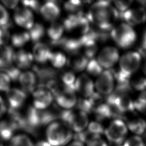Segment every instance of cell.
Returning a JSON list of instances; mask_svg holds the SVG:
<instances>
[{"instance_id":"cell-1","label":"cell","mask_w":146,"mask_h":146,"mask_svg":"<svg viewBox=\"0 0 146 146\" xmlns=\"http://www.w3.org/2000/svg\"><path fill=\"white\" fill-rule=\"evenodd\" d=\"M94 26L106 30H112L114 22L120 19V13L112 6L109 1H99L94 3L86 14Z\"/></svg>"},{"instance_id":"cell-2","label":"cell","mask_w":146,"mask_h":146,"mask_svg":"<svg viewBox=\"0 0 146 146\" xmlns=\"http://www.w3.org/2000/svg\"><path fill=\"white\" fill-rule=\"evenodd\" d=\"M72 136V130L62 121H55L50 123L46 130V140L52 146L67 145Z\"/></svg>"},{"instance_id":"cell-3","label":"cell","mask_w":146,"mask_h":146,"mask_svg":"<svg viewBox=\"0 0 146 146\" xmlns=\"http://www.w3.org/2000/svg\"><path fill=\"white\" fill-rule=\"evenodd\" d=\"M60 119L72 131L76 133L84 131L88 125L87 114L79 110L75 111L72 110L63 109L62 110Z\"/></svg>"},{"instance_id":"cell-4","label":"cell","mask_w":146,"mask_h":146,"mask_svg":"<svg viewBox=\"0 0 146 146\" xmlns=\"http://www.w3.org/2000/svg\"><path fill=\"white\" fill-rule=\"evenodd\" d=\"M111 37L119 47L128 48L133 45L136 39V34L131 26L124 23L112 29Z\"/></svg>"},{"instance_id":"cell-5","label":"cell","mask_w":146,"mask_h":146,"mask_svg":"<svg viewBox=\"0 0 146 146\" xmlns=\"http://www.w3.org/2000/svg\"><path fill=\"white\" fill-rule=\"evenodd\" d=\"M127 133L128 127L124 121L120 119H115L105 129L104 133L110 142L121 145L125 140Z\"/></svg>"},{"instance_id":"cell-6","label":"cell","mask_w":146,"mask_h":146,"mask_svg":"<svg viewBox=\"0 0 146 146\" xmlns=\"http://www.w3.org/2000/svg\"><path fill=\"white\" fill-rule=\"evenodd\" d=\"M141 56L137 51H130L123 54L119 62V72L125 78L130 79L139 68Z\"/></svg>"},{"instance_id":"cell-7","label":"cell","mask_w":146,"mask_h":146,"mask_svg":"<svg viewBox=\"0 0 146 146\" xmlns=\"http://www.w3.org/2000/svg\"><path fill=\"white\" fill-rule=\"evenodd\" d=\"M51 92L44 87L37 86L33 92V106L39 110L47 109L54 99Z\"/></svg>"},{"instance_id":"cell-8","label":"cell","mask_w":146,"mask_h":146,"mask_svg":"<svg viewBox=\"0 0 146 146\" xmlns=\"http://www.w3.org/2000/svg\"><path fill=\"white\" fill-rule=\"evenodd\" d=\"M33 68V72L36 76L38 82H39L38 86L46 87L50 82L58 80L59 71L54 68L34 65Z\"/></svg>"},{"instance_id":"cell-9","label":"cell","mask_w":146,"mask_h":146,"mask_svg":"<svg viewBox=\"0 0 146 146\" xmlns=\"http://www.w3.org/2000/svg\"><path fill=\"white\" fill-rule=\"evenodd\" d=\"M114 76L111 70L103 71L98 76L95 87L98 93L103 95H109L113 91Z\"/></svg>"},{"instance_id":"cell-10","label":"cell","mask_w":146,"mask_h":146,"mask_svg":"<svg viewBox=\"0 0 146 146\" xmlns=\"http://www.w3.org/2000/svg\"><path fill=\"white\" fill-rule=\"evenodd\" d=\"M53 96L56 104L64 110H70L76 106L77 103L75 91L68 89L64 86Z\"/></svg>"},{"instance_id":"cell-11","label":"cell","mask_w":146,"mask_h":146,"mask_svg":"<svg viewBox=\"0 0 146 146\" xmlns=\"http://www.w3.org/2000/svg\"><path fill=\"white\" fill-rule=\"evenodd\" d=\"M120 19L131 26L142 23L146 19V10L143 7L128 9L124 12L120 13Z\"/></svg>"},{"instance_id":"cell-12","label":"cell","mask_w":146,"mask_h":146,"mask_svg":"<svg viewBox=\"0 0 146 146\" xmlns=\"http://www.w3.org/2000/svg\"><path fill=\"white\" fill-rule=\"evenodd\" d=\"M118 50L114 47L107 46L99 52L97 60L103 68H111L119 59Z\"/></svg>"},{"instance_id":"cell-13","label":"cell","mask_w":146,"mask_h":146,"mask_svg":"<svg viewBox=\"0 0 146 146\" xmlns=\"http://www.w3.org/2000/svg\"><path fill=\"white\" fill-rule=\"evenodd\" d=\"M14 19L16 24L27 30L30 29L34 24L33 12L24 6L17 7L15 10Z\"/></svg>"},{"instance_id":"cell-14","label":"cell","mask_w":146,"mask_h":146,"mask_svg":"<svg viewBox=\"0 0 146 146\" xmlns=\"http://www.w3.org/2000/svg\"><path fill=\"white\" fill-rule=\"evenodd\" d=\"M6 98L10 110H19L25 103L27 94L22 90L17 88H10L6 92Z\"/></svg>"},{"instance_id":"cell-15","label":"cell","mask_w":146,"mask_h":146,"mask_svg":"<svg viewBox=\"0 0 146 146\" xmlns=\"http://www.w3.org/2000/svg\"><path fill=\"white\" fill-rule=\"evenodd\" d=\"M75 91L79 92L84 98H90L94 93V84L86 74H81L76 79Z\"/></svg>"},{"instance_id":"cell-16","label":"cell","mask_w":146,"mask_h":146,"mask_svg":"<svg viewBox=\"0 0 146 146\" xmlns=\"http://www.w3.org/2000/svg\"><path fill=\"white\" fill-rule=\"evenodd\" d=\"M50 44L53 46L62 48L70 55L79 52V50L82 47L79 38L62 37L59 40Z\"/></svg>"},{"instance_id":"cell-17","label":"cell","mask_w":146,"mask_h":146,"mask_svg":"<svg viewBox=\"0 0 146 146\" xmlns=\"http://www.w3.org/2000/svg\"><path fill=\"white\" fill-rule=\"evenodd\" d=\"M40 13L45 20L53 22L59 17L60 10L56 1H48L42 5Z\"/></svg>"},{"instance_id":"cell-18","label":"cell","mask_w":146,"mask_h":146,"mask_svg":"<svg viewBox=\"0 0 146 146\" xmlns=\"http://www.w3.org/2000/svg\"><path fill=\"white\" fill-rule=\"evenodd\" d=\"M18 81L22 90L26 94L33 92L38 86L37 78L33 71H26L22 72Z\"/></svg>"},{"instance_id":"cell-19","label":"cell","mask_w":146,"mask_h":146,"mask_svg":"<svg viewBox=\"0 0 146 146\" xmlns=\"http://www.w3.org/2000/svg\"><path fill=\"white\" fill-rule=\"evenodd\" d=\"M52 52L47 44L40 42L35 43L34 46L32 54L34 60L37 63L43 64L49 61Z\"/></svg>"},{"instance_id":"cell-20","label":"cell","mask_w":146,"mask_h":146,"mask_svg":"<svg viewBox=\"0 0 146 146\" xmlns=\"http://www.w3.org/2000/svg\"><path fill=\"white\" fill-rule=\"evenodd\" d=\"M34 58L33 54L25 50H19L15 52L14 62L15 66L19 69H27L31 66Z\"/></svg>"},{"instance_id":"cell-21","label":"cell","mask_w":146,"mask_h":146,"mask_svg":"<svg viewBox=\"0 0 146 146\" xmlns=\"http://www.w3.org/2000/svg\"><path fill=\"white\" fill-rule=\"evenodd\" d=\"M88 60L84 55L78 52L70 55L67 64L75 71L79 72L86 68Z\"/></svg>"},{"instance_id":"cell-22","label":"cell","mask_w":146,"mask_h":146,"mask_svg":"<svg viewBox=\"0 0 146 146\" xmlns=\"http://www.w3.org/2000/svg\"><path fill=\"white\" fill-rule=\"evenodd\" d=\"M113 104L124 115L132 112L135 109L134 102L128 95H124L116 98Z\"/></svg>"},{"instance_id":"cell-23","label":"cell","mask_w":146,"mask_h":146,"mask_svg":"<svg viewBox=\"0 0 146 146\" xmlns=\"http://www.w3.org/2000/svg\"><path fill=\"white\" fill-rule=\"evenodd\" d=\"M64 30L62 23L56 21L52 22L47 30V35L50 39V43L59 40L62 38Z\"/></svg>"},{"instance_id":"cell-24","label":"cell","mask_w":146,"mask_h":146,"mask_svg":"<svg viewBox=\"0 0 146 146\" xmlns=\"http://www.w3.org/2000/svg\"><path fill=\"white\" fill-rule=\"evenodd\" d=\"M127 127L129 129L137 136L143 134L146 128V123L140 117H132L127 119Z\"/></svg>"},{"instance_id":"cell-25","label":"cell","mask_w":146,"mask_h":146,"mask_svg":"<svg viewBox=\"0 0 146 146\" xmlns=\"http://www.w3.org/2000/svg\"><path fill=\"white\" fill-rule=\"evenodd\" d=\"M17 126L11 121H0V138L4 141L10 140L14 135V132Z\"/></svg>"},{"instance_id":"cell-26","label":"cell","mask_w":146,"mask_h":146,"mask_svg":"<svg viewBox=\"0 0 146 146\" xmlns=\"http://www.w3.org/2000/svg\"><path fill=\"white\" fill-rule=\"evenodd\" d=\"M35 143L27 134L14 135L9 140L8 146H34Z\"/></svg>"},{"instance_id":"cell-27","label":"cell","mask_w":146,"mask_h":146,"mask_svg":"<svg viewBox=\"0 0 146 146\" xmlns=\"http://www.w3.org/2000/svg\"><path fill=\"white\" fill-rule=\"evenodd\" d=\"M30 41L35 44L40 42L45 34V29L42 24L35 23L32 27L28 31Z\"/></svg>"},{"instance_id":"cell-28","label":"cell","mask_w":146,"mask_h":146,"mask_svg":"<svg viewBox=\"0 0 146 146\" xmlns=\"http://www.w3.org/2000/svg\"><path fill=\"white\" fill-rule=\"evenodd\" d=\"M49 61L52 66L55 69L63 68L67 62V59L66 55L62 52H52Z\"/></svg>"},{"instance_id":"cell-29","label":"cell","mask_w":146,"mask_h":146,"mask_svg":"<svg viewBox=\"0 0 146 146\" xmlns=\"http://www.w3.org/2000/svg\"><path fill=\"white\" fill-rule=\"evenodd\" d=\"M11 43L15 47H22L30 41L28 31H21L14 34L11 37Z\"/></svg>"},{"instance_id":"cell-30","label":"cell","mask_w":146,"mask_h":146,"mask_svg":"<svg viewBox=\"0 0 146 146\" xmlns=\"http://www.w3.org/2000/svg\"><path fill=\"white\" fill-rule=\"evenodd\" d=\"M76 79L75 74L71 71H66L60 75V80L62 84L66 88L74 91Z\"/></svg>"},{"instance_id":"cell-31","label":"cell","mask_w":146,"mask_h":146,"mask_svg":"<svg viewBox=\"0 0 146 146\" xmlns=\"http://www.w3.org/2000/svg\"><path fill=\"white\" fill-rule=\"evenodd\" d=\"M86 68L88 73L93 76H98L103 71V67L99 64L98 61L94 58L88 60Z\"/></svg>"},{"instance_id":"cell-32","label":"cell","mask_w":146,"mask_h":146,"mask_svg":"<svg viewBox=\"0 0 146 146\" xmlns=\"http://www.w3.org/2000/svg\"><path fill=\"white\" fill-rule=\"evenodd\" d=\"M95 41H90L83 44L84 48V55L88 59H92L96 55L98 51V46Z\"/></svg>"},{"instance_id":"cell-33","label":"cell","mask_w":146,"mask_h":146,"mask_svg":"<svg viewBox=\"0 0 146 146\" xmlns=\"http://www.w3.org/2000/svg\"><path fill=\"white\" fill-rule=\"evenodd\" d=\"M84 2L80 1H70L66 2L64 4V7L66 10L71 13L70 14L77 13L82 11L80 9Z\"/></svg>"},{"instance_id":"cell-34","label":"cell","mask_w":146,"mask_h":146,"mask_svg":"<svg viewBox=\"0 0 146 146\" xmlns=\"http://www.w3.org/2000/svg\"><path fill=\"white\" fill-rule=\"evenodd\" d=\"M76 106L78 110L84 112L87 114L93 112V107L88 99L80 98L77 100Z\"/></svg>"},{"instance_id":"cell-35","label":"cell","mask_w":146,"mask_h":146,"mask_svg":"<svg viewBox=\"0 0 146 146\" xmlns=\"http://www.w3.org/2000/svg\"><path fill=\"white\" fill-rule=\"evenodd\" d=\"M11 23L9 13L5 7L0 3V28H9Z\"/></svg>"},{"instance_id":"cell-36","label":"cell","mask_w":146,"mask_h":146,"mask_svg":"<svg viewBox=\"0 0 146 146\" xmlns=\"http://www.w3.org/2000/svg\"><path fill=\"white\" fill-rule=\"evenodd\" d=\"M3 72H5L9 76L11 81L13 82L18 81L19 76L22 73L21 69L13 64L6 67Z\"/></svg>"},{"instance_id":"cell-37","label":"cell","mask_w":146,"mask_h":146,"mask_svg":"<svg viewBox=\"0 0 146 146\" xmlns=\"http://www.w3.org/2000/svg\"><path fill=\"white\" fill-rule=\"evenodd\" d=\"M130 84L133 89L137 91H144L146 88V78L143 76H138L130 81Z\"/></svg>"},{"instance_id":"cell-38","label":"cell","mask_w":146,"mask_h":146,"mask_svg":"<svg viewBox=\"0 0 146 146\" xmlns=\"http://www.w3.org/2000/svg\"><path fill=\"white\" fill-rule=\"evenodd\" d=\"M11 80L4 72H0V91L7 92L11 88Z\"/></svg>"},{"instance_id":"cell-39","label":"cell","mask_w":146,"mask_h":146,"mask_svg":"<svg viewBox=\"0 0 146 146\" xmlns=\"http://www.w3.org/2000/svg\"><path fill=\"white\" fill-rule=\"evenodd\" d=\"M87 131L91 133L101 135L104 133L105 129L103 126L98 121L90 122L87 127Z\"/></svg>"},{"instance_id":"cell-40","label":"cell","mask_w":146,"mask_h":146,"mask_svg":"<svg viewBox=\"0 0 146 146\" xmlns=\"http://www.w3.org/2000/svg\"><path fill=\"white\" fill-rule=\"evenodd\" d=\"M121 146H145L144 141L139 136H132L123 143Z\"/></svg>"},{"instance_id":"cell-41","label":"cell","mask_w":146,"mask_h":146,"mask_svg":"<svg viewBox=\"0 0 146 146\" xmlns=\"http://www.w3.org/2000/svg\"><path fill=\"white\" fill-rule=\"evenodd\" d=\"M22 3L24 7L29 9L31 11L40 12V9L42 5L38 1H23Z\"/></svg>"},{"instance_id":"cell-42","label":"cell","mask_w":146,"mask_h":146,"mask_svg":"<svg viewBox=\"0 0 146 146\" xmlns=\"http://www.w3.org/2000/svg\"><path fill=\"white\" fill-rule=\"evenodd\" d=\"M113 4L115 8L120 12L123 13L128 10V8L133 2L132 1H114Z\"/></svg>"},{"instance_id":"cell-43","label":"cell","mask_w":146,"mask_h":146,"mask_svg":"<svg viewBox=\"0 0 146 146\" xmlns=\"http://www.w3.org/2000/svg\"><path fill=\"white\" fill-rule=\"evenodd\" d=\"M137 50L141 56L146 57V30L144 31L142 34L141 42L137 48Z\"/></svg>"},{"instance_id":"cell-44","label":"cell","mask_w":146,"mask_h":146,"mask_svg":"<svg viewBox=\"0 0 146 146\" xmlns=\"http://www.w3.org/2000/svg\"><path fill=\"white\" fill-rule=\"evenodd\" d=\"M10 37L8 28H0V46L8 41Z\"/></svg>"},{"instance_id":"cell-45","label":"cell","mask_w":146,"mask_h":146,"mask_svg":"<svg viewBox=\"0 0 146 146\" xmlns=\"http://www.w3.org/2000/svg\"><path fill=\"white\" fill-rule=\"evenodd\" d=\"M18 1H2V5L7 9H16L18 3Z\"/></svg>"},{"instance_id":"cell-46","label":"cell","mask_w":146,"mask_h":146,"mask_svg":"<svg viewBox=\"0 0 146 146\" xmlns=\"http://www.w3.org/2000/svg\"><path fill=\"white\" fill-rule=\"evenodd\" d=\"M135 108L139 112L146 115V104L141 103L136 100L134 102Z\"/></svg>"},{"instance_id":"cell-47","label":"cell","mask_w":146,"mask_h":146,"mask_svg":"<svg viewBox=\"0 0 146 146\" xmlns=\"http://www.w3.org/2000/svg\"><path fill=\"white\" fill-rule=\"evenodd\" d=\"M6 111V107L3 99L0 96V117L5 113Z\"/></svg>"},{"instance_id":"cell-48","label":"cell","mask_w":146,"mask_h":146,"mask_svg":"<svg viewBox=\"0 0 146 146\" xmlns=\"http://www.w3.org/2000/svg\"><path fill=\"white\" fill-rule=\"evenodd\" d=\"M136 100L141 103L146 104V91H142V92L140 94Z\"/></svg>"},{"instance_id":"cell-49","label":"cell","mask_w":146,"mask_h":146,"mask_svg":"<svg viewBox=\"0 0 146 146\" xmlns=\"http://www.w3.org/2000/svg\"><path fill=\"white\" fill-rule=\"evenodd\" d=\"M34 146H52L46 140H40L35 143Z\"/></svg>"},{"instance_id":"cell-50","label":"cell","mask_w":146,"mask_h":146,"mask_svg":"<svg viewBox=\"0 0 146 146\" xmlns=\"http://www.w3.org/2000/svg\"><path fill=\"white\" fill-rule=\"evenodd\" d=\"M67 146H85V145L83 142L75 140V141L70 143L68 145H67Z\"/></svg>"},{"instance_id":"cell-51","label":"cell","mask_w":146,"mask_h":146,"mask_svg":"<svg viewBox=\"0 0 146 146\" xmlns=\"http://www.w3.org/2000/svg\"><path fill=\"white\" fill-rule=\"evenodd\" d=\"M139 2L143 6L142 7L146 9V1H139Z\"/></svg>"},{"instance_id":"cell-52","label":"cell","mask_w":146,"mask_h":146,"mask_svg":"<svg viewBox=\"0 0 146 146\" xmlns=\"http://www.w3.org/2000/svg\"><path fill=\"white\" fill-rule=\"evenodd\" d=\"M143 72H144V74L146 75V62L144 63V66H143Z\"/></svg>"},{"instance_id":"cell-53","label":"cell","mask_w":146,"mask_h":146,"mask_svg":"<svg viewBox=\"0 0 146 146\" xmlns=\"http://www.w3.org/2000/svg\"><path fill=\"white\" fill-rule=\"evenodd\" d=\"M0 146H5L4 141L2 140L1 138H0Z\"/></svg>"}]
</instances>
